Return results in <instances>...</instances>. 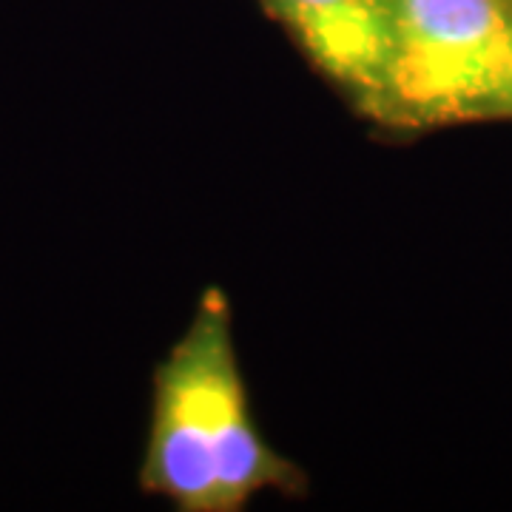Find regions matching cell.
Returning <instances> with one entry per match:
<instances>
[{
    "mask_svg": "<svg viewBox=\"0 0 512 512\" xmlns=\"http://www.w3.org/2000/svg\"><path fill=\"white\" fill-rule=\"evenodd\" d=\"M140 478L148 493L185 512H237L265 490L296 493L305 484L251 419L220 288L202 293L183 339L154 376Z\"/></svg>",
    "mask_w": 512,
    "mask_h": 512,
    "instance_id": "1",
    "label": "cell"
},
{
    "mask_svg": "<svg viewBox=\"0 0 512 512\" xmlns=\"http://www.w3.org/2000/svg\"><path fill=\"white\" fill-rule=\"evenodd\" d=\"M390 55L376 114L436 126L498 114L512 57V0H387Z\"/></svg>",
    "mask_w": 512,
    "mask_h": 512,
    "instance_id": "2",
    "label": "cell"
},
{
    "mask_svg": "<svg viewBox=\"0 0 512 512\" xmlns=\"http://www.w3.org/2000/svg\"><path fill=\"white\" fill-rule=\"evenodd\" d=\"M319 72L376 114L390 55L387 0H262Z\"/></svg>",
    "mask_w": 512,
    "mask_h": 512,
    "instance_id": "3",
    "label": "cell"
},
{
    "mask_svg": "<svg viewBox=\"0 0 512 512\" xmlns=\"http://www.w3.org/2000/svg\"><path fill=\"white\" fill-rule=\"evenodd\" d=\"M498 114H510L512 117V57H510V74H507V86H504V97H501Z\"/></svg>",
    "mask_w": 512,
    "mask_h": 512,
    "instance_id": "4",
    "label": "cell"
}]
</instances>
